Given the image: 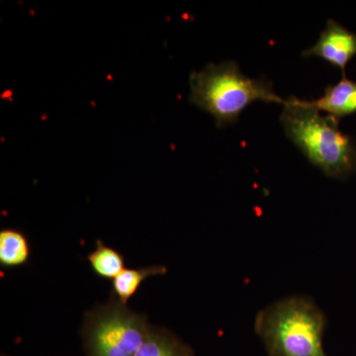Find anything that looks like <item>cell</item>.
I'll return each instance as SVG.
<instances>
[{"label":"cell","mask_w":356,"mask_h":356,"mask_svg":"<svg viewBox=\"0 0 356 356\" xmlns=\"http://www.w3.org/2000/svg\"><path fill=\"white\" fill-rule=\"evenodd\" d=\"M305 58H322L343 70L356 56V33L350 31L336 20L329 19L318 41L307 50L302 51Z\"/></svg>","instance_id":"obj_5"},{"label":"cell","mask_w":356,"mask_h":356,"mask_svg":"<svg viewBox=\"0 0 356 356\" xmlns=\"http://www.w3.org/2000/svg\"><path fill=\"white\" fill-rule=\"evenodd\" d=\"M88 261L93 273L102 280H112L126 268L124 255L102 241L95 243V248L89 252Z\"/></svg>","instance_id":"obj_10"},{"label":"cell","mask_w":356,"mask_h":356,"mask_svg":"<svg viewBox=\"0 0 356 356\" xmlns=\"http://www.w3.org/2000/svg\"><path fill=\"white\" fill-rule=\"evenodd\" d=\"M31 257L29 240L17 229L0 231V266L13 269L26 266Z\"/></svg>","instance_id":"obj_8"},{"label":"cell","mask_w":356,"mask_h":356,"mask_svg":"<svg viewBox=\"0 0 356 356\" xmlns=\"http://www.w3.org/2000/svg\"><path fill=\"white\" fill-rule=\"evenodd\" d=\"M325 314L306 296L280 299L262 309L254 321L268 356H327Z\"/></svg>","instance_id":"obj_3"},{"label":"cell","mask_w":356,"mask_h":356,"mask_svg":"<svg viewBox=\"0 0 356 356\" xmlns=\"http://www.w3.org/2000/svg\"><path fill=\"white\" fill-rule=\"evenodd\" d=\"M133 356H195L188 344L165 327L152 325L146 339Z\"/></svg>","instance_id":"obj_7"},{"label":"cell","mask_w":356,"mask_h":356,"mask_svg":"<svg viewBox=\"0 0 356 356\" xmlns=\"http://www.w3.org/2000/svg\"><path fill=\"white\" fill-rule=\"evenodd\" d=\"M312 106L337 120L356 113V81L346 76L334 86H327L324 95L318 99L309 100Z\"/></svg>","instance_id":"obj_6"},{"label":"cell","mask_w":356,"mask_h":356,"mask_svg":"<svg viewBox=\"0 0 356 356\" xmlns=\"http://www.w3.org/2000/svg\"><path fill=\"white\" fill-rule=\"evenodd\" d=\"M168 268L165 266H149L139 268H125L117 277L112 280V296L123 304H128L129 300L139 291L144 281L152 276L163 275Z\"/></svg>","instance_id":"obj_9"},{"label":"cell","mask_w":356,"mask_h":356,"mask_svg":"<svg viewBox=\"0 0 356 356\" xmlns=\"http://www.w3.org/2000/svg\"><path fill=\"white\" fill-rule=\"evenodd\" d=\"M189 88V102L212 115L218 128L236 124L243 110L254 102L286 103L274 91L271 81L245 76L234 60L211 63L191 72Z\"/></svg>","instance_id":"obj_2"},{"label":"cell","mask_w":356,"mask_h":356,"mask_svg":"<svg viewBox=\"0 0 356 356\" xmlns=\"http://www.w3.org/2000/svg\"><path fill=\"white\" fill-rule=\"evenodd\" d=\"M151 324L144 314L112 296L84 315L81 337L86 356H133Z\"/></svg>","instance_id":"obj_4"},{"label":"cell","mask_w":356,"mask_h":356,"mask_svg":"<svg viewBox=\"0 0 356 356\" xmlns=\"http://www.w3.org/2000/svg\"><path fill=\"white\" fill-rule=\"evenodd\" d=\"M1 356H8V355H2Z\"/></svg>","instance_id":"obj_11"},{"label":"cell","mask_w":356,"mask_h":356,"mask_svg":"<svg viewBox=\"0 0 356 356\" xmlns=\"http://www.w3.org/2000/svg\"><path fill=\"white\" fill-rule=\"evenodd\" d=\"M280 123L288 139L327 177L346 179L356 172L355 139L339 130V120L321 114L309 100L290 96Z\"/></svg>","instance_id":"obj_1"}]
</instances>
